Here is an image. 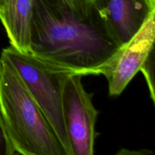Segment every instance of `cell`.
Segmentation results:
<instances>
[{"label": "cell", "mask_w": 155, "mask_h": 155, "mask_svg": "<svg viewBox=\"0 0 155 155\" xmlns=\"http://www.w3.org/2000/svg\"><path fill=\"white\" fill-rule=\"evenodd\" d=\"M83 75L68 77L62 93V111L72 155H92L98 133L95 124L98 112L92 103V94L84 89Z\"/></svg>", "instance_id": "obj_4"}, {"label": "cell", "mask_w": 155, "mask_h": 155, "mask_svg": "<svg viewBox=\"0 0 155 155\" xmlns=\"http://www.w3.org/2000/svg\"><path fill=\"white\" fill-rule=\"evenodd\" d=\"M91 1H92V0H91Z\"/></svg>", "instance_id": "obj_13"}, {"label": "cell", "mask_w": 155, "mask_h": 155, "mask_svg": "<svg viewBox=\"0 0 155 155\" xmlns=\"http://www.w3.org/2000/svg\"><path fill=\"white\" fill-rule=\"evenodd\" d=\"M71 9L81 15H86L94 8L91 0H62Z\"/></svg>", "instance_id": "obj_10"}, {"label": "cell", "mask_w": 155, "mask_h": 155, "mask_svg": "<svg viewBox=\"0 0 155 155\" xmlns=\"http://www.w3.org/2000/svg\"><path fill=\"white\" fill-rule=\"evenodd\" d=\"M155 11L145 21L140 30L98 68L108 83L109 94L120 95L143 65L154 49Z\"/></svg>", "instance_id": "obj_5"}, {"label": "cell", "mask_w": 155, "mask_h": 155, "mask_svg": "<svg viewBox=\"0 0 155 155\" xmlns=\"http://www.w3.org/2000/svg\"><path fill=\"white\" fill-rule=\"evenodd\" d=\"M140 71L143 73L146 80L148 89H149L151 98L152 101H155V91H154V49L151 51L148 57L144 62L141 68Z\"/></svg>", "instance_id": "obj_8"}, {"label": "cell", "mask_w": 155, "mask_h": 155, "mask_svg": "<svg viewBox=\"0 0 155 155\" xmlns=\"http://www.w3.org/2000/svg\"><path fill=\"white\" fill-rule=\"evenodd\" d=\"M92 2L120 46L136 35L155 11L153 0H92Z\"/></svg>", "instance_id": "obj_6"}, {"label": "cell", "mask_w": 155, "mask_h": 155, "mask_svg": "<svg viewBox=\"0 0 155 155\" xmlns=\"http://www.w3.org/2000/svg\"><path fill=\"white\" fill-rule=\"evenodd\" d=\"M35 0H4L0 20L12 46L30 52V30Z\"/></svg>", "instance_id": "obj_7"}, {"label": "cell", "mask_w": 155, "mask_h": 155, "mask_svg": "<svg viewBox=\"0 0 155 155\" xmlns=\"http://www.w3.org/2000/svg\"><path fill=\"white\" fill-rule=\"evenodd\" d=\"M1 54L19 74L51 125L65 154L72 155L63 117L62 93L68 77L79 73L42 60L31 52L18 51L12 45L4 48Z\"/></svg>", "instance_id": "obj_3"}, {"label": "cell", "mask_w": 155, "mask_h": 155, "mask_svg": "<svg viewBox=\"0 0 155 155\" xmlns=\"http://www.w3.org/2000/svg\"><path fill=\"white\" fill-rule=\"evenodd\" d=\"M15 154H16V152L6 131L5 126L0 110V155Z\"/></svg>", "instance_id": "obj_9"}, {"label": "cell", "mask_w": 155, "mask_h": 155, "mask_svg": "<svg viewBox=\"0 0 155 155\" xmlns=\"http://www.w3.org/2000/svg\"><path fill=\"white\" fill-rule=\"evenodd\" d=\"M0 110L16 154L66 155L19 74L2 54Z\"/></svg>", "instance_id": "obj_2"}, {"label": "cell", "mask_w": 155, "mask_h": 155, "mask_svg": "<svg viewBox=\"0 0 155 155\" xmlns=\"http://www.w3.org/2000/svg\"><path fill=\"white\" fill-rule=\"evenodd\" d=\"M120 48L96 9L81 15L62 0H35L30 52L83 76L98 68Z\"/></svg>", "instance_id": "obj_1"}, {"label": "cell", "mask_w": 155, "mask_h": 155, "mask_svg": "<svg viewBox=\"0 0 155 155\" xmlns=\"http://www.w3.org/2000/svg\"><path fill=\"white\" fill-rule=\"evenodd\" d=\"M3 3H4V0H0V12H1L2 8Z\"/></svg>", "instance_id": "obj_11"}, {"label": "cell", "mask_w": 155, "mask_h": 155, "mask_svg": "<svg viewBox=\"0 0 155 155\" xmlns=\"http://www.w3.org/2000/svg\"><path fill=\"white\" fill-rule=\"evenodd\" d=\"M153 1H155V0H153Z\"/></svg>", "instance_id": "obj_12"}]
</instances>
